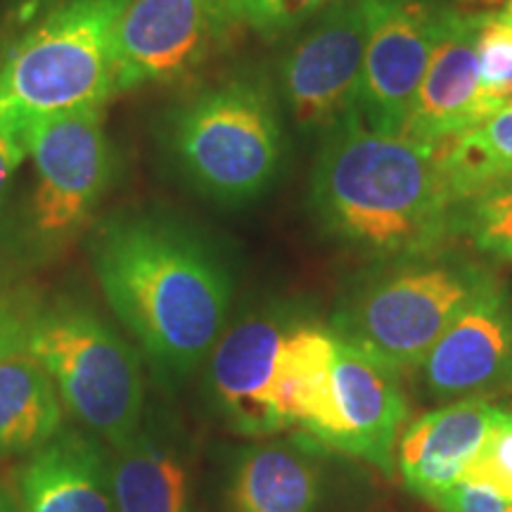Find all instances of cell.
I'll list each match as a JSON object with an SVG mask.
<instances>
[{
    "mask_svg": "<svg viewBox=\"0 0 512 512\" xmlns=\"http://www.w3.org/2000/svg\"><path fill=\"white\" fill-rule=\"evenodd\" d=\"M93 271L110 309L164 375L200 368L233 299L221 256L195 230L157 214H121L95 233Z\"/></svg>",
    "mask_w": 512,
    "mask_h": 512,
    "instance_id": "6da1fadb",
    "label": "cell"
},
{
    "mask_svg": "<svg viewBox=\"0 0 512 512\" xmlns=\"http://www.w3.org/2000/svg\"><path fill=\"white\" fill-rule=\"evenodd\" d=\"M458 197L439 147L361 119L320 138L311 209L332 240L375 261L425 254L453 238Z\"/></svg>",
    "mask_w": 512,
    "mask_h": 512,
    "instance_id": "7a4b0ae2",
    "label": "cell"
},
{
    "mask_svg": "<svg viewBox=\"0 0 512 512\" xmlns=\"http://www.w3.org/2000/svg\"><path fill=\"white\" fill-rule=\"evenodd\" d=\"M162 150L183 183L223 207L259 200L285 155L275 81L242 72L200 88L166 112Z\"/></svg>",
    "mask_w": 512,
    "mask_h": 512,
    "instance_id": "3957f363",
    "label": "cell"
},
{
    "mask_svg": "<svg viewBox=\"0 0 512 512\" xmlns=\"http://www.w3.org/2000/svg\"><path fill=\"white\" fill-rule=\"evenodd\" d=\"M496 275L446 247L377 261L344 292L330 328L399 373H413Z\"/></svg>",
    "mask_w": 512,
    "mask_h": 512,
    "instance_id": "277c9868",
    "label": "cell"
},
{
    "mask_svg": "<svg viewBox=\"0 0 512 512\" xmlns=\"http://www.w3.org/2000/svg\"><path fill=\"white\" fill-rule=\"evenodd\" d=\"M131 0H57L0 60V117L31 121L105 107L117 93V34Z\"/></svg>",
    "mask_w": 512,
    "mask_h": 512,
    "instance_id": "5b68a950",
    "label": "cell"
},
{
    "mask_svg": "<svg viewBox=\"0 0 512 512\" xmlns=\"http://www.w3.org/2000/svg\"><path fill=\"white\" fill-rule=\"evenodd\" d=\"M24 347L53 377L62 406L110 448L145 418L138 354L98 313L76 304L29 311Z\"/></svg>",
    "mask_w": 512,
    "mask_h": 512,
    "instance_id": "8992f818",
    "label": "cell"
},
{
    "mask_svg": "<svg viewBox=\"0 0 512 512\" xmlns=\"http://www.w3.org/2000/svg\"><path fill=\"white\" fill-rule=\"evenodd\" d=\"M105 107L48 114L24 121L34 162V190L24 214V235L36 252L69 245L93 219L114 174Z\"/></svg>",
    "mask_w": 512,
    "mask_h": 512,
    "instance_id": "52a82bcc",
    "label": "cell"
},
{
    "mask_svg": "<svg viewBox=\"0 0 512 512\" xmlns=\"http://www.w3.org/2000/svg\"><path fill=\"white\" fill-rule=\"evenodd\" d=\"M375 0H342L299 29L275 74V91L302 133L320 136L358 119L363 60Z\"/></svg>",
    "mask_w": 512,
    "mask_h": 512,
    "instance_id": "ba28073f",
    "label": "cell"
},
{
    "mask_svg": "<svg viewBox=\"0 0 512 512\" xmlns=\"http://www.w3.org/2000/svg\"><path fill=\"white\" fill-rule=\"evenodd\" d=\"M235 24L228 0H131L117 34V93L188 79Z\"/></svg>",
    "mask_w": 512,
    "mask_h": 512,
    "instance_id": "9c48e42d",
    "label": "cell"
},
{
    "mask_svg": "<svg viewBox=\"0 0 512 512\" xmlns=\"http://www.w3.org/2000/svg\"><path fill=\"white\" fill-rule=\"evenodd\" d=\"M451 0H375L358 119L382 133H401L437 48Z\"/></svg>",
    "mask_w": 512,
    "mask_h": 512,
    "instance_id": "30bf717a",
    "label": "cell"
},
{
    "mask_svg": "<svg viewBox=\"0 0 512 512\" xmlns=\"http://www.w3.org/2000/svg\"><path fill=\"white\" fill-rule=\"evenodd\" d=\"M399 377V370L337 335L330 411L311 439L394 475L399 432L408 420Z\"/></svg>",
    "mask_w": 512,
    "mask_h": 512,
    "instance_id": "8fae6325",
    "label": "cell"
},
{
    "mask_svg": "<svg viewBox=\"0 0 512 512\" xmlns=\"http://www.w3.org/2000/svg\"><path fill=\"white\" fill-rule=\"evenodd\" d=\"M441 403L489 399L512 387V292L494 278L458 313L415 368Z\"/></svg>",
    "mask_w": 512,
    "mask_h": 512,
    "instance_id": "7c38bea8",
    "label": "cell"
},
{
    "mask_svg": "<svg viewBox=\"0 0 512 512\" xmlns=\"http://www.w3.org/2000/svg\"><path fill=\"white\" fill-rule=\"evenodd\" d=\"M479 19L482 12L458 8L451 0L439 43L401 136L439 145L484 121L479 98Z\"/></svg>",
    "mask_w": 512,
    "mask_h": 512,
    "instance_id": "4fadbf2b",
    "label": "cell"
},
{
    "mask_svg": "<svg viewBox=\"0 0 512 512\" xmlns=\"http://www.w3.org/2000/svg\"><path fill=\"white\" fill-rule=\"evenodd\" d=\"M290 313H254L223 332L209 354V382L214 399L235 430L252 437L275 434L271 389L280 344L292 328Z\"/></svg>",
    "mask_w": 512,
    "mask_h": 512,
    "instance_id": "5bb4252c",
    "label": "cell"
},
{
    "mask_svg": "<svg viewBox=\"0 0 512 512\" xmlns=\"http://www.w3.org/2000/svg\"><path fill=\"white\" fill-rule=\"evenodd\" d=\"M19 512H117L110 453L93 434L60 430L17 475Z\"/></svg>",
    "mask_w": 512,
    "mask_h": 512,
    "instance_id": "9a60e30c",
    "label": "cell"
},
{
    "mask_svg": "<svg viewBox=\"0 0 512 512\" xmlns=\"http://www.w3.org/2000/svg\"><path fill=\"white\" fill-rule=\"evenodd\" d=\"M496 406L486 399L453 401L425 413L403 432L399 470L415 496L434 503L463 479V470L489 432Z\"/></svg>",
    "mask_w": 512,
    "mask_h": 512,
    "instance_id": "2e32d148",
    "label": "cell"
},
{
    "mask_svg": "<svg viewBox=\"0 0 512 512\" xmlns=\"http://www.w3.org/2000/svg\"><path fill=\"white\" fill-rule=\"evenodd\" d=\"M335 354V330L294 320L280 344L268 389V403L278 432L299 425L311 437L323 425L332 401Z\"/></svg>",
    "mask_w": 512,
    "mask_h": 512,
    "instance_id": "e0dca14e",
    "label": "cell"
},
{
    "mask_svg": "<svg viewBox=\"0 0 512 512\" xmlns=\"http://www.w3.org/2000/svg\"><path fill=\"white\" fill-rule=\"evenodd\" d=\"M320 496L316 453L304 441H271L247 451L230 482V512H313Z\"/></svg>",
    "mask_w": 512,
    "mask_h": 512,
    "instance_id": "ac0fdd59",
    "label": "cell"
},
{
    "mask_svg": "<svg viewBox=\"0 0 512 512\" xmlns=\"http://www.w3.org/2000/svg\"><path fill=\"white\" fill-rule=\"evenodd\" d=\"M112 489L117 512H190V472L174 441L155 427L112 448Z\"/></svg>",
    "mask_w": 512,
    "mask_h": 512,
    "instance_id": "d6986e66",
    "label": "cell"
},
{
    "mask_svg": "<svg viewBox=\"0 0 512 512\" xmlns=\"http://www.w3.org/2000/svg\"><path fill=\"white\" fill-rule=\"evenodd\" d=\"M62 411L53 377L27 347L0 361V458L46 446L62 430Z\"/></svg>",
    "mask_w": 512,
    "mask_h": 512,
    "instance_id": "ffe728a7",
    "label": "cell"
},
{
    "mask_svg": "<svg viewBox=\"0 0 512 512\" xmlns=\"http://www.w3.org/2000/svg\"><path fill=\"white\" fill-rule=\"evenodd\" d=\"M437 147L458 202L486 185L512 181V102Z\"/></svg>",
    "mask_w": 512,
    "mask_h": 512,
    "instance_id": "44dd1931",
    "label": "cell"
},
{
    "mask_svg": "<svg viewBox=\"0 0 512 512\" xmlns=\"http://www.w3.org/2000/svg\"><path fill=\"white\" fill-rule=\"evenodd\" d=\"M453 235L512 266V181L486 185L456 204Z\"/></svg>",
    "mask_w": 512,
    "mask_h": 512,
    "instance_id": "7402d4cb",
    "label": "cell"
},
{
    "mask_svg": "<svg viewBox=\"0 0 512 512\" xmlns=\"http://www.w3.org/2000/svg\"><path fill=\"white\" fill-rule=\"evenodd\" d=\"M482 12V10H479ZM479 98L484 119L512 102V17L482 12L477 31Z\"/></svg>",
    "mask_w": 512,
    "mask_h": 512,
    "instance_id": "603a6c76",
    "label": "cell"
},
{
    "mask_svg": "<svg viewBox=\"0 0 512 512\" xmlns=\"http://www.w3.org/2000/svg\"><path fill=\"white\" fill-rule=\"evenodd\" d=\"M342 0H228L233 19L254 34L275 41L313 22Z\"/></svg>",
    "mask_w": 512,
    "mask_h": 512,
    "instance_id": "cb8c5ba5",
    "label": "cell"
},
{
    "mask_svg": "<svg viewBox=\"0 0 512 512\" xmlns=\"http://www.w3.org/2000/svg\"><path fill=\"white\" fill-rule=\"evenodd\" d=\"M460 482L482 486L512 501V408H498L489 432L463 470Z\"/></svg>",
    "mask_w": 512,
    "mask_h": 512,
    "instance_id": "d4e9b609",
    "label": "cell"
},
{
    "mask_svg": "<svg viewBox=\"0 0 512 512\" xmlns=\"http://www.w3.org/2000/svg\"><path fill=\"white\" fill-rule=\"evenodd\" d=\"M29 157L27 136H24V121L0 117V211L8 200L12 178L17 169Z\"/></svg>",
    "mask_w": 512,
    "mask_h": 512,
    "instance_id": "484cf974",
    "label": "cell"
},
{
    "mask_svg": "<svg viewBox=\"0 0 512 512\" xmlns=\"http://www.w3.org/2000/svg\"><path fill=\"white\" fill-rule=\"evenodd\" d=\"M439 512H512V501H505L482 486L458 482L432 503Z\"/></svg>",
    "mask_w": 512,
    "mask_h": 512,
    "instance_id": "4316f807",
    "label": "cell"
},
{
    "mask_svg": "<svg viewBox=\"0 0 512 512\" xmlns=\"http://www.w3.org/2000/svg\"><path fill=\"white\" fill-rule=\"evenodd\" d=\"M29 311L10 292L0 287V361L10 356L12 351L24 347V335H27Z\"/></svg>",
    "mask_w": 512,
    "mask_h": 512,
    "instance_id": "83f0119b",
    "label": "cell"
},
{
    "mask_svg": "<svg viewBox=\"0 0 512 512\" xmlns=\"http://www.w3.org/2000/svg\"><path fill=\"white\" fill-rule=\"evenodd\" d=\"M456 5L467 10H482V12L501 10L505 15L512 17V0H456Z\"/></svg>",
    "mask_w": 512,
    "mask_h": 512,
    "instance_id": "f1b7e54d",
    "label": "cell"
},
{
    "mask_svg": "<svg viewBox=\"0 0 512 512\" xmlns=\"http://www.w3.org/2000/svg\"><path fill=\"white\" fill-rule=\"evenodd\" d=\"M0 512H19L17 496H12V491L5 484H0Z\"/></svg>",
    "mask_w": 512,
    "mask_h": 512,
    "instance_id": "f546056e",
    "label": "cell"
}]
</instances>
